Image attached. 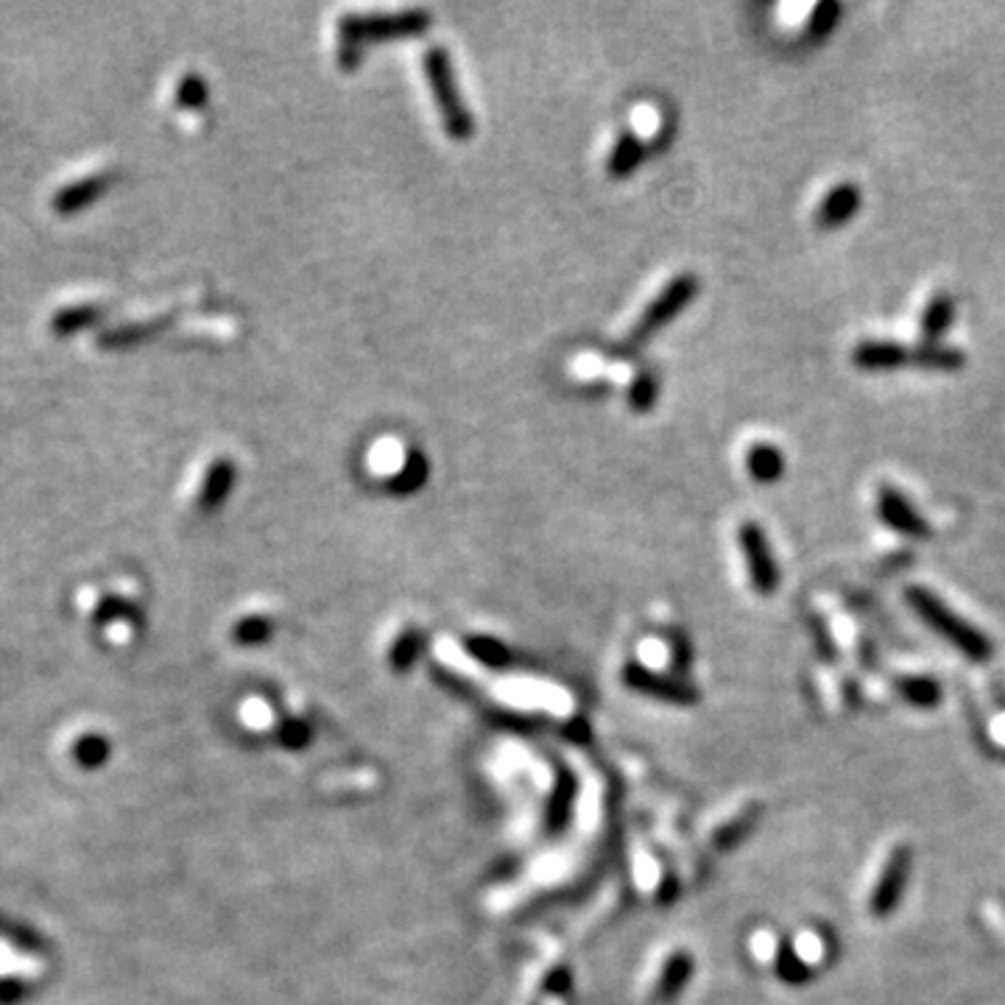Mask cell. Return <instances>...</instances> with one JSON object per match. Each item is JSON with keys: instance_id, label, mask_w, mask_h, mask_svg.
Returning a JSON list of instances; mask_svg holds the SVG:
<instances>
[{"instance_id": "7a4b0ae2", "label": "cell", "mask_w": 1005, "mask_h": 1005, "mask_svg": "<svg viewBox=\"0 0 1005 1005\" xmlns=\"http://www.w3.org/2000/svg\"><path fill=\"white\" fill-rule=\"evenodd\" d=\"M425 64V76H428L430 90H433V101L436 109H439V115H442L444 132H448L450 140L455 143H467L473 140L475 135V121L473 112L464 103L462 93H458V82H455V71H453V59L444 48L433 46L422 59Z\"/></svg>"}, {"instance_id": "d6986e66", "label": "cell", "mask_w": 1005, "mask_h": 1005, "mask_svg": "<svg viewBox=\"0 0 1005 1005\" xmlns=\"http://www.w3.org/2000/svg\"><path fill=\"white\" fill-rule=\"evenodd\" d=\"M171 324V319H155V321H140V324H123L118 330H109V333L101 335V346H128V344H140V341L151 339L160 330Z\"/></svg>"}, {"instance_id": "8fae6325", "label": "cell", "mask_w": 1005, "mask_h": 1005, "mask_svg": "<svg viewBox=\"0 0 1005 1005\" xmlns=\"http://www.w3.org/2000/svg\"><path fill=\"white\" fill-rule=\"evenodd\" d=\"M109 187V180L103 173H96V176H84V180L73 182V185L59 187L57 196H53V210L59 216H73V212L84 210V207H90L93 201L101 196L103 191Z\"/></svg>"}, {"instance_id": "44dd1931", "label": "cell", "mask_w": 1005, "mask_h": 1005, "mask_svg": "<svg viewBox=\"0 0 1005 1005\" xmlns=\"http://www.w3.org/2000/svg\"><path fill=\"white\" fill-rule=\"evenodd\" d=\"M96 319H98L96 305H76V308L59 310V314L51 319V330L57 335H71V333H78V330H84V327H90Z\"/></svg>"}, {"instance_id": "7402d4cb", "label": "cell", "mask_w": 1005, "mask_h": 1005, "mask_svg": "<svg viewBox=\"0 0 1005 1005\" xmlns=\"http://www.w3.org/2000/svg\"><path fill=\"white\" fill-rule=\"evenodd\" d=\"M899 693L905 696V701L916 707H935L942 701V687L935 685L928 676H910V679H899Z\"/></svg>"}, {"instance_id": "603a6c76", "label": "cell", "mask_w": 1005, "mask_h": 1005, "mask_svg": "<svg viewBox=\"0 0 1005 1005\" xmlns=\"http://www.w3.org/2000/svg\"><path fill=\"white\" fill-rule=\"evenodd\" d=\"M841 12H844V9H841V3H835V0L819 3V7L813 9V14H810V20H807V28H805L807 39L830 37V34L835 32V26H838Z\"/></svg>"}, {"instance_id": "e0dca14e", "label": "cell", "mask_w": 1005, "mask_h": 1005, "mask_svg": "<svg viewBox=\"0 0 1005 1005\" xmlns=\"http://www.w3.org/2000/svg\"><path fill=\"white\" fill-rule=\"evenodd\" d=\"M118 621L128 623L132 628L143 626L140 609H137L135 603L123 601V598H118V596L101 598V601L96 603V609H93V623L103 628V626H112V623H118Z\"/></svg>"}, {"instance_id": "8992f818", "label": "cell", "mask_w": 1005, "mask_h": 1005, "mask_svg": "<svg viewBox=\"0 0 1005 1005\" xmlns=\"http://www.w3.org/2000/svg\"><path fill=\"white\" fill-rule=\"evenodd\" d=\"M910 863H914V858H910L908 846H897V849L891 851L888 863H885L878 885H874V891H871V899H869L871 914L885 919L891 910H897L899 899H903V894H905V885H908Z\"/></svg>"}, {"instance_id": "7c38bea8", "label": "cell", "mask_w": 1005, "mask_h": 1005, "mask_svg": "<svg viewBox=\"0 0 1005 1005\" xmlns=\"http://www.w3.org/2000/svg\"><path fill=\"white\" fill-rule=\"evenodd\" d=\"M746 469H749L751 480L771 487L785 475V453L771 442L751 444V450L746 453Z\"/></svg>"}, {"instance_id": "2e32d148", "label": "cell", "mask_w": 1005, "mask_h": 1005, "mask_svg": "<svg viewBox=\"0 0 1005 1005\" xmlns=\"http://www.w3.org/2000/svg\"><path fill=\"white\" fill-rule=\"evenodd\" d=\"M112 757V743L109 737H103L101 732H87L73 743V760L78 769L84 771H98L103 769Z\"/></svg>"}, {"instance_id": "ba28073f", "label": "cell", "mask_w": 1005, "mask_h": 1005, "mask_svg": "<svg viewBox=\"0 0 1005 1005\" xmlns=\"http://www.w3.org/2000/svg\"><path fill=\"white\" fill-rule=\"evenodd\" d=\"M860 207H863L860 187L855 182H841L821 199L819 210H816V226L819 230H841L858 216Z\"/></svg>"}, {"instance_id": "4316f807", "label": "cell", "mask_w": 1005, "mask_h": 1005, "mask_svg": "<svg viewBox=\"0 0 1005 1005\" xmlns=\"http://www.w3.org/2000/svg\"><path fill=\"white\" fill-rule=\"evenodd\" d=\"M780 975L788 983H794V986H801L805 980H810V969L805 967V960H799V955L788 944L780 949Z\"/></svg>"}, {"instance_id": "4fadbf2b", "label": "cell", "mask_w": 1005, "mask_h": 1005, "mask_svg": "<svg viewBox=\"0 0 1005 1005\" xmlns=\"http://www.w3.org/2000/svg\"><path fill=\"white\" fill-rule=\"evenodd\" d=\"M955 321V299L949 294H935L928 302V308L922 314V344H942V339L947 335V330Z\"/></svg>"}, {"instance_id": "5bb4252c", "label": "cell", "mask_w": 1005, "mask_h": 1005, "mask_svg": "<svg viewBox=\"0 0 1005 1005\" xmlns=\"http://www.w3.org/2000/svg\"><path fill=\"white\" fill-rule=\"evenodd\" d=\"M646 160V146H642L640 137L635 132H623L617 137L615 148H612V155H609L606 171L609 176H615V180H626L628 173H635V168Z\"/></svg>"}, {"instance_id": "3957f363", "label": "cell", "mask_w": 1005, "mask_h": 1005, "mask_svg": "<svg viewBox=\"0 0 1005 1005\" xmlns=\"http://www.w3.org/2000/svg\"><path fill=\"white\" fill-rule=\"evenodd\" d=\"M696 294H698L696 274L673 277L665 289L660 291V296H657V299H653L646 310H642V316L635 321V327L628 330L626 350H637V346L646 344V341L651 339L657 330H662L667 321L676 319V316H679L682 310H685L687 305L696 299Z\"/></svg>"}, {"instance_id": "52a82bcc", "label": "cell", "mask_w": 1005, "mask_h": 1005, "mask_svg": "<svg viewBox=\"0 0 1005 1005\" xmlns=\"http://www.w3.org/2000/svg\"><path fill=\"white\" fill-rule=\"evenodd\" d=\"M878 514L891 531L903 534V537H908V539H930V534H933L928 519L916 512L914 503H910V500L894 487L880 489Z\"/></svg>"}, {"instance_id": "9a60e30c", "label": "cell", "mask_w": 1005, "mask_h": 1005, "mask_svg": "<svg viewBox=\"0 0 1005 1005\" xmlns=\"http://www.w3.org/2000/svg\"><path fill=\"white\" fill-rule=\"evenodd\" d=\"M967 364V355L947 344H919L914 346V366L928 371H958Z\"/></svg>"}, {"instance_id": "83f0119b", "label": "cell", "mask_w": 1005, "mask_h": 1005, "mask_svg": "<svg viewBox=\"0 0 1005 1005\" xmlns=\"http://www.w3.org/2000/svg\"><path fill=\"white\" fill-rule=\"evenodd\" d=\"M32 994V983L23 978H0V1005H17Z\"/></svg>"}, {"instance_id": "d4e9b609", "label": "cell", "mask_w": 1005, "mask_h": 1005, "mask_svg": "<svg viewBox=\"0 0 1005 1005\" xmlns=\"http://www.w3.org/2000/svg\"><path fill=\"white\" fill-rule=\"evenodd\" d=\"M0 939L12 944V947L23 949V953H39L42 949V939L34 930L23 928L17 922H9V919H0Z\"/></svg>"}, {"instance_id": "30bf717a", "label": "cell", "mask_w": 1005, "mask_h": 1005, "mask_svg": "<svg viewBox=\"0 0 1005 1005\" xmlns=\"http://www.w3.org/2000/svg\"><path fill=\"white\" fill-rule=\"evenodd\" d=\"M232 487H235V462L226 458V455H221V458H216V462L207 467L196 503H199L201 512H216V508L230 498Z\"/></svg>"}, {"instance_id": "cb8c5ba5", "label": "cell", "mask_w": 1005, "mask_h": 1005, "mask_svg": "<svg viewBox=\"0 0 1005 1005\" xmlns=\"http://www.w3.org/2000/svg\"><path fill=\"white\" fill-rule=\"evenodd\" d=\"M207 96H210V90H207L205 76H199V73H187V76L176 84V103H182L185 109L205 107Z\"/></svg>"}, {"instance_id": "ac0fdd59", "label": "cell", "mask_w": 1005, "mask_h": 1005, "mask_svg": "<svg viewBox=\"0 0 1005 1005\" xmlns=\"http://www.w3.org/2000/svg\"><path fill=\"white\" fill-rule=\"evenodd\" d=\"M425 480H428V458H425L422 453H417V450H410L403 469L389 480V489L394 494H410L417 492Z\"/></svg>"}, {"instance_id": "277c9868", "label": "cell", "mask_w": 1005, "mask_h": 1005, "mask_svg": "<svg viewBox=\"0 0 1005 1005\" xmlns=\"http://www.w3.org/2000/svg\"><path fill=\"white\" fill-rule=\"evenodd\" d=\"M430 28V12L410 9L397 14H344L339 20V37L364 46L366 39L417 37Z\"/></svg>"}, {"instance_id": "484cf974", "label": "cell", "mask_w": 1005, "mask_h": 1005, "mask_svg": "<svg viewBox=\"0 0 1005 1005\" xmlns=\"http://www.w3.org/2000/svg\"><path fill=\"white\" fill-rule=\"evenodd\" d=\"M269 635H271V621H266V617H244V621L235 626V632H232L235 642H241V646H255V642H263Z\"/></svg>"}, {"instance_id": "9c48e42d", "label": "cell", "mask_w": 1005, "mask_h": 1005, "mask_svg": "<svg viewBox=\"0 0 1005 1005\" xmlns=\"http://www.w3.org/2000/svg\"><path fill=\"white\" fill-rule=\"evenodd\" d=\"M851 364L860 371H891L914 366V346L894 344V341H860L851 350Z\"/></svg>"}, {"instance_id": "6da1fadb", "label": "cell", "mask_w": 1005, "mask_h": 1005, "mask_svg": "<svg viewBox=\"0 0 1005 1005\" xmlns=\"http://www.w3.org/2000/svg\"><path fill=\"white\" fill-rule=\"evenodd\" d=\"M905 601L914 609L916 615L922 617L935 635L944 637L955 651H960L967 660L972 662H989L994 653L992 640L983 632L972 626L969 621L958 617L942 598H935L933 592L922 587H908L905 589Z\"/></svg>"}, {"instance_id": "ffe728a7", "label": "cell", "mask_w": 1005, "mask_h": 1005, "mask_svg": "<svg viewBox=\"0 0 1005 1005\" xmlns=\"http://www.w3.org/2000/svg\"><path fill=\"white\" fill-rule=\"evenodd\" d=\"M657 394H660V380L653 371H640L632 385H628V408L635 410V414H648L657 403Z\"/></svg>"}, {"instance_id": "5b68a950", "label": "cell", "mask_w": 1005, "mask_h": 1005, "mask_svg": "<svg viewBox=\"0 0 1005 1005\" xmlns=\"http://www.w3.org/2000/svg\"><path fill=\"white\" fill-rule=\"evenodd\" d=\"M737 539H740L746 567H749L751 587H755L760 596H771V592L780 587V571H776L769 537H765L762 526H757V523H743L740 531H737Z\"/></svg>"}]
</instances>
